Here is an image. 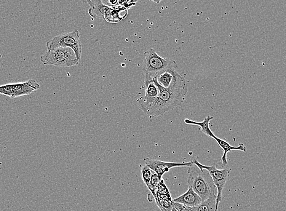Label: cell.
<instances>
[{
	"label": "cell",
	"mask_w": 286,
	"mask_h": 211,
	"mask_svg": "<svg viewBox=\"0 0 286 211\" xmlns=\"http://www.w3.org/2000/svg\"><path fill=\"white\" fill-rule=\"evenodd\" d=\"M144 55L145 57L143 60V71L145 74L153 75L166 68L177 65L174 60L160 57L153 48L147 50L144 53Z\"/></svg>",
	"instance_id": "5"
},
{
	"label": "cell",
	"mask_w": 286,
	"mask_h": 211,
	"mask_svg": "<svg viewBox=\"0 0 286 211\" xmlns=\"http://www.w3.org/2000/svg\"><path fill=\"white\" fill-rule=\"evenodd\" d=\"M141 175H142V178L144 184L147 187H148L152 177V170L150 168L145 165L142 167L141 169Z\"/></svg>",
	"instance_id": "20"
},
{
	"label": "cell",
	"mask_w": 286,
	"mask_h": 211,
	"mask_svg": "<svg viewBox=\"0 0 286 211\" xmlns=\"http://www.w3.org/2000/svg\"><path fill=\"white\" fill-rule=\"evenodd\" d=\"M192 162L199 169L208 171L211 177L212 178L213 183L218 191L217 195H216V210L218 211L219 204L222 201V194H223V189L229 177V170L227 169L219 170L215 165L208 166V165L200 164L196 160H193Z\"/></svg>",
	"instance_id": "6"
},
{
	"label": "cell",
	"mask_w": 286,
	"mask_h": 211,
	"mask_svg": "<svg viewBox=\"0 0 286 211\" xmlns=\"http://www.w3.org/2000/svg\"><path fill=\"white\" fill-rule=\"evenodd\" d=\"M41 85L35 80L29 79L24 82L0 85V94L9 96L10 98L28 95L39 90Z\"/></svg>",
	"instance_id": "7"
},
{
	"label": "cell",
	"mask_w": 286,
	"mask_h": 211,
	"mask_svg": "<svg viewBox=\"0 0 286 211\" xmlns=\"http://www.w3.org/2000/svg\"><path fill=\"white\" fill-rule=\"evenodd\" d=\"M144 86H145V95L138 100V108L141 110L153 102L160 94L159 87L153 80L147 75H145L144 78Z\"/></svg>",
	"instance_id": "10"
},
{
	"label": "cell",
	"mask_w": 286,
	"mask_h": 211,
	"mask_svg": "<svg viewBox=\"0 0 286 211\" xmlns=\"http://www.w3.org/2000/svg\"><path fill=\"white\" fill-rule=\"evenodd\" d=\"M44 65H53L59 67H71L79 65L75 53L71 48L58 47L48 50L41 57Z\"/></svg>",
	"instance_id": "3"
},
{
	"label": "cell",
	"mask_w": 286,
	"mask_h": 211,
	"mask_svg": "<svg viewBox=\"0 0 286 211\" xmlns=\"http://www.w3.org/2000/svg\"><path fill=\"white\" fill-rule=\"evenodd\" d=\"M144 163L148 167L156 173L159 176L160 180H162L163 175L165 173L169 172L171 169L175 167H191L194 165L193 162H182V163H177V162H167L159 161V160H154L146 158L144 159Z\"/></svg>",
	"instance_id": "9"
},
{
	"label": "cell",
	"mask_w": 286,
	"mask_h": 211,
	"mask_svg": "<svg viewBox=\"0 0 286 211\" xmlns=\"http://www.w3.org/2000/svg\"><path fill=\"white\" fill-rule=\"evenodd\" d=\"M187 183L203 201L208 199L211 195L215 194L216 187L210 173L206 170L199 169L194 164L189 169Z\"/></svg>",
	"instance_id": "2"
},
{
	"label": "cell",
	"mask_w": 286,
	"mask_h": 211,
	"mask_svg": "<svg viewBox=\"0 0 286 211\" xmlns=\"http://www.w3.org/2000/svg\"><path fill=\"white\" fill-rule=\"evenodd\" d=\"M178 65L171 66L153 75L148 74H145V75L153 80L158 87L168 89L185 79L182 75L178 73Z\"/></svg>",
	"instance_id": "8"
},
{
	"label": "cell",
	"mask_w": 286,
	"mask_h": 211,
	"mask_svg": "<svg viewBox=\"0 0 286 211\" xmlns=\"http://www.w3.org/2000/svg\"><path fill=\"white\" fill-rule=\"evenodd\" d=\"M214 140L216 141V143H218V145L220 146L223 150V154L221 157V161L224 166H225V165L228 164V162H227V156L229 152L232 151L247 152V148H246V146L243 143H240L238 146H232L225 140H222V139L217 137L216 136L215 138H214Z\"/></svg>",
	"instance_id": "12"
},
{
	"label": "cell",
	"mask_w": 286,
	"mask_h": 211,
	"mask_svg": "<svg viewBox=\"0 0 286 211\" xmlns=\"http://www.w3.org/2000/svg\"><path fill=\"white\" fill-rule=\"evenodd\" d=\"M173 202L182 204L187 207L192 208L197 207L202 202L201 198L190 187L185 193L181 195L174 199H172Z\"/></svg>",
	"instance_id": "11"
},
{
	"label": "cell",
	"mask_w": 286,
	"mask_h": 211,
	"mask_svg": "<svg viewBox=\"0 0 286 211\" xmlns=\"http://www.w3.org/2000/svg\"><path fill=\"white\" fill-rule=\"evenodd\" d=\"M213 119V117L208 116L205 117L204 121L202 122L194 121L189 119H186L184 120V122H185V124H186L197 125V126H199L200 129H201L202 132L204 133L205 135L208 136V137L214 139L215 138L216 136L214 134L210 128V122L211 120Z\"/></svg>",
	"instance_id": "15"
},
{
	"label": "cell",
	"mask_w": 286,
	"mask_h": 211,
	"mask_svg": "<svg viewBox=\"0 0 286 211\" xmlns=\"http://www.w3.org/2000/svg\"><path fill=\"white\" fill-rule=\"evenodd\" d=\"M159 96L141 110L149 116H162L180 106L185 100L188 91L185 79L170 89H164L159 87Z\"/></svg>",
	"instance_id": "1"
},
{
	"label": "cell",
	"mask_w": 286,
	"mask_h": 211,
	"mask_svg": "<svg viewBox=\"0 0 286 211\" xmlns=\"http://www.w3.org/2000/svg\"><path fill=\"white\" fill-rule=\"evenodd\" d=\"M173 206L178 211H192V210L189 207H187L186 206H184L182 204H178V203L173 202Z\"/></svg>",
	"instance_id": "21"
},
{
	"label": "cell",
	"mask_w": 286,
	"mask_h": 211,
	"mask_svg": "<svg viewBox=\"0 0 286 211\" xmlns=\"http://www.w3.org/2000/svg\"><path fill=\"white\" fill-rule=\"evenodd\" d=\"M171 211H178L177 209H176V208L173 206L172 209V210H171Z\"/></svg>",
	"instance_id": "22"
},
{
	"label": "cell",
	"mask_w": 286,
	"mask_h": 211,
	"mask_svg": "<svg viewBox=\"0 0 286 211\" xmlns=\"http://www.w3.org/2000/svg\"><path fill=\"white\" fill-rule=\"evenodd\" d=\"M87 2L90 5L89 14L91 17L104 19V15L109 7L103 4L102 1H87Z\"/></svg>",
	"instance_id": "14"
},
{
	"label": "cell",
	"mask_w": 286,
	"mask_h": 211,
	"mask_svg": "<svg viewBox=\"0 0 286 211\" xmlns=\"http://www.w3.org/2000/svg\"><path fill=\"white\" fill-rule=\"evenodd\" d=\"M160 180H160L157 173L152 170L151 180L148 188L149 190L151 191L152 196L154 197V199L156 197L157 186L159 185Z\"/></svg>",
	"instance_id": "19"
},
{
	"label": "cell",
	"mask_w": 286,
	"mask_h": 211,
	"mask_svg": "<svg viewBox=\"0 0 286 211\" xmlns=\"http://www.w3.org/2000/svg\"><path fill=\"white\" fill-rule=\"evenodd\" d=\"M157 207L162 211H171L173 207L172 200H170L164 198L156 196L155 198Z\"/></svg>",
	"instance_id": "17"
},
{
	"label": "cell",
	"mask_w": 286,
	"mask_h": 211,
	"mask_svg": "<svg viewBox=\"0 0 286 211\" xmlns=\"http://www.w3.org/2000/svg\"><path fill=\"white\" fill-rule=\"evenodd\" d=\"M127 10L123 7L108 8L104 15V20L111 23L119 22L127 17V14L124 12H127Z\"/></svg>",
	"instance_id": "13"
},
{
	"label": "cell",
	"mask_w": 286,
	"mask_h": 211,
	"mask_svg": "<svg viewBox=\"0 0 286 211\" xmlns=\"http://www.w3.org/2000/svg\"><path fill=\"white\" fill-rule=\"evenodd\" d=\"M58 47L69 48L75 53L77 60L81 59L82 45L78 30L57 35L47 42L48 50Z\"/></svg>",
	"instance_id": "4"
},
{
	"label": "cell",
	"mask_w": 286,
	"mask_h": 211,
	"mask_svg": "<svg viewBox=\"0 0 286 211\" xmlns=\"http://www.w3.org/2000/svg\"><path fill=\"white\" fill-rule=\"evenodd\" d=\"M156 196L170 200H172V199H171L169 189H168L167 185L165 184L164 180H162V179L160 181L159 185L157 186Z\"/></svg>",
	"instance_id": "18"
},
{
	"label": "cell",
	"mask_w": 286,
	"mask_h": 211,
	"mask_svg": "<svg viewBox=\"0 0 286 211\" xmlns=\"http://www.w3.org/2000/svg\"><path fill=\"white\" fill-rule=\"evenodd\" d=\"M216 195L213 194L197 207L189 208L192 211H218L216 210Z\"/></svg>",
	"instance_id": "16"
}]
</instances>
